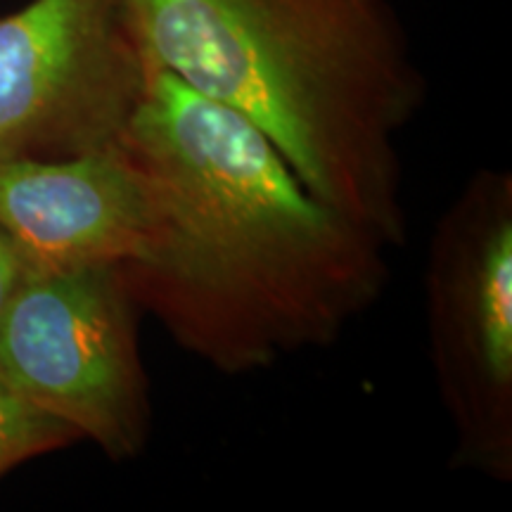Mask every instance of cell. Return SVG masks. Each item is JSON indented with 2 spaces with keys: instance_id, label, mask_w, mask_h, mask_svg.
<instances>
[{
  "instance_id": "obj_1",
  "label": "cell",
  "mask_w": 512,
  "mask_h": 512,
  "mask_svg": "<svg viewBox=\"0 0 512 512\" xmlns=\"http://www.w3.org/2000/svg\"><path fill=\"white\" fill-rule=\"evenodd\" d=\"M121 150L150 226L117 264L140 313L223 375L330 347L387 285V247L320 202L259 128L155 67Z\"/></svg>"
},
{
  "instance_id": "obj_6",
  "label": "cell",
  "mask_w": 512,
  "mask_h": 512,
  "mask_svg": "<svg viewBox=\"0 0 512 512\" xmlns=\"http://www.w3.org/2000/svg\"><path fill=\"white\" fill-rule=\"evenodd\" d=\"M0 226L31 268L124 264L145 242L150 197L121 145L69 159H0Z\"/></svg>"
},
{
  "instance_id": "obj_4",
  "label": "cell",
  "mask_w": 512,
  "mask_h": 512,
  "mask_svg": "<svg viewBox=\"0 0 512 512\" xmlns=\"http://www.w3.org/2000/svg\"><path fill=\"white\" fill-rule=\"evenodd\" d=\"M117 264L34 268L0 318V377L112 460L145 451L150 382Z\"/></svg>"
},
{
  "instance_id": "obj_8",
  "label": "cell",
  "mask_w": 512,
  "mask_h": 512,
  "mask_svg": "<svg viewBox=\"0 0 512 512\" xmlns=\"http://www.w3.org/2000/svg\"><path fill=\"white\" fill-rule=\"evenodd\" d=\"M31 271L34 268H31L27 256H24L17 242L10 238L8 230L0 226V318H3L12 297H15Z\"/></svg>"
},
{
  "instance_id": "obj_7",
  "label": "cell",
  "mask_w": 512,
  "mask_h": 512,
  "mask_svg": "<svg viewBox=\"0 0 512 512\" xmlns=\"http://www.w3.org/2000/svg\"><path fill=\"white\" fill-rule=\"evenodd\" d=\"M79 439L72 427L36 408L0 377V477Z\"/></svg>"
},
{
  "instance_id": "obj_5",
  "label": "cell",
  "mask_w": 512,
  "mask_h": 512,
  "mask_svg": "<svg viewBox=\"0 0 512 512\" xmlns=\"http://www.w3.org/2000/svg\"><path fill=\"white\" fill-rule=\"evenodd\" d=\"M152 62L126 0H29L0 17V159L119 147Z\"/></svg>"
},
{
  "instance_id": "obj_3",
  "label": "cell",
  "mask_w": 512,
  "mask_h": 512,
  "mask_svg": "<svg viewBox=\"0 0 512 512\" xmlns=\"http://www.w3.org/2000/svg\"><path fill=\"white\" fill-rule=\"evenodd\" d=\"M430 363L451 465L512 482V174L479 169L434 226L425 264Z\"/></svg>"
},
{
  "instance_id": "obj_2",
  "label": "cell",
  "mask_w": 512,
  "mask_h": 512,
  "mask_svg": "<svg viewBox=\"0 0 512 512\" xmlns=\"http://www.w3.org/2000/svg\"><path fill=\"white\" fill-rule=\"evenodd\" d=\"M152 62L259 128L384 247L408 240L401 136L427 81L389 0H126Z\"/></svg>"
}]
</instances>
